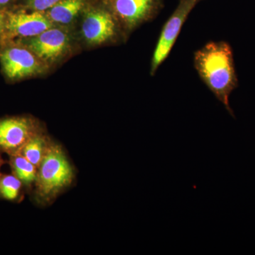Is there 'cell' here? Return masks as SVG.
I'll return each mask as SVG.
<instances>
[{
    "mask_svg": "<svg viewBox=\"0 0 255 255\" xmlns=\"http://www.w3.org/2000/svg\"><path fill=\"white\" fill-rule=\"evenodd\" d=\"M194 66L199 78L226 110L234 117L229 97L238 87L232 48L226 41L206 43L194 54Z\"/></svg>",
    "mask_w": 255,
    "mask_h": 255,
    "instance_id": "1",
    "label": "cell"
},
{
    "mask_svg": "<svg viewBox=\"0 0 255 255\" xmlns=\"http://www.w3.org/2000/svg\"><path fill=\"white\" fill-rule=\"evenodd\" d=\"M74 178L75 171L65 151L58 144L50 141L37 172L36 197L49 202L68 188Z\"/></svg>",
    "mask_w": 255,
    "mask_h": 255,
    "instance_id": "2",
    "label": "cell"
},
{
    "mask_svg": "<svg viewBox=\"0 0 255 255\" xmlns=\"http://www.w3.org/2000/svg\"><path fill=\"white\" fill-rule=\"evenodd\" d=\"M125 34L157 17L164 7V0H103Z\"/></svg>",
    "mask_w": 255,
    "mask_h": 255,
    "instance_id": "3",
    "label": "cell"
},
{
    "mask_svg": "<svg viewBox=\"0 0 255 255\" xmlns=\"http://www.w3.org/2000/svg\"><path fill=\"white\" fill-rule=\"evenodd\" d=\"M202 0H179L177 7L162 26L150 63V73L154 76L165 61L177 41L182 26L191 11Z\"/></svg>",
    "mask_w": 255,
    "mask_h": 255,
    "instance_id": "4",
    "label": "cell"
},
{
    "mask_svg": "<svg viewBox=\"0 0 255 255\" xmlns=\"http://www.w3.org/2000/svg\"><path fill=\"white\" fill-rule=\"evenodd\" d=\"M81 31L85 41L93 46L114 43L127 36L114 15L105 6L87 10L82 20Z\"/></svg>",
    "mask_w": 255,
    "mask_h": 255,
    "instance_id": "5",
    "label": "cell"
},
{
    "mask_svg": "<svg viewBox=\"0 0 255 255\" xmlns=\"http://www.w3.org/2000/svg\"><path fill=\"white\" fill-rule=\"evenodd\" d=\"M0 62L4 75L10 80L35 76L46 70V63L23 47H8L0 52Z\"/></svg>",
    "mask_w": 255,
    "mask_h": 255,
    "instance_id": "6",
    "label": "cell"
},
{
    "mask_svg": "<svg viewBox=\"0 0 255 255\" xmlns=\"http://www.w3.org/2000/svg\"><path fill=\"white\" fill-rule=\"evenodd\" d=\"M24 46L45 63H52L63 58L71 45L68 31L54 26L41 34L21 40Z\"/></svg>",
    "mask_w": 255,
    "mask_h": 255,
    "instance_id": "7",
    "label": "cell"
},
{
    "mask_svg": "<svg viewBox=\"0 0 255 255\" xmlns=\"http://www.w3.org/2000/svg\"><path fill=\"white\" fill-rule=\"evenodd\" d=\"M36 124L27 117L0 120V152L9 155L20 153L23 146L38 132Z\"/></svg>",
    "mask_w": 255,
    "mask_h": 255,
    "instance_id": "8",
    "label": "cell"
},
{
    "mask_svg": "<svg viewBox=\"0 0 255 255\" xmlns=\"http://www.w3.org/2000/svg\"><path fill=\"white\" fill-rule=\"evenodd\" d=\"M53 26L54 23L42 11L11 13L6 17L5 31L11 37L31 38Z\"/></svg>",
    "mask_w": 255,
    "mask_h": 255,
    "instance_id": "9",
    "label": "cell"
},
{
    "mask_svg": "<svg viewBox=\"0 0 255 255\" xmlns=\"http://www.w3.org/2000/svg\"><path fill=\"white\" fill-rule=\"evenodd\" d=\"M86 0H62L46 10V16L53 23L69 24L85 6Z\"/></svg>",
    "mask_w": 255,
    "mask_h": 255,
    "instance_id": "10",
    "label": "cell"
},
{
    "mask_svg": "<svg viewBox=\"0 0 255 255\" xmlns=\"http://www.w3.org/2000/svg\"><path fill=\"white\" fill-rule=\"evenodd\" d=\"M9 163L13 173L22 182L23 184L30 186L36 182L38 169L21 153L9 155Z\"/></svg>",
    "mask_w": 255,
    "mask_h": 255,
    "instance_id": "11",
    "label": "cell"
},
{
    "mask_svg": "<svg viewBox=\"0 0 255 255\" xmlns=\"http://www.w3.org/2000/svg\"><path fill=\"white\" fill-rule=\"evenodd\" d=\"M50 140L39 132H36L23 146L20 153L22 154L37 169L39 167Z\"/></svg>",
    "mask_w": 255,
    "mask_h": 255,
    "instance_id": "12",
    "label": "cell"
},
{
    "mask_svg": "<svg viewBox=\"0 0 255 255\" xmlns=\"http://www.w3.org/2000/svg\"><path fill=\"white\" fill-rule=\"evenodd\" d=\"M22 185V182L14 174H0V196L6 200H16Z\"/></svg>",
    "mask_w": 255,
    "mask_h": 255,
    "instance_id": "13",
    "label": "cell"
},
{
    "mask_svg": "<svg viewBox=\"0 0 255 255\" xmlns=\"http://www.w3.org/2000/svg\"><path fill=\"white\" fill-rule=\"evenodd\" d=\"M62 0H28L29 8L34 11H46Z\"/></svg>",
    "mask_w": 255,
    "mask_h": 255,
    "instance_id": "14",
    "label": "cell"
},
{
    "mask_svg": "<svg viewBox=\"0 0 255 255\" xmlns=\"http://www.w3.org/2000/svg\"><path fill=\"white\" fill-rule=\"evenodd\" d=\"M6 17L4 14L0 12V37L2 36L5 31V24H6Z\"/></svg>",
    "mask_w": 255,
    "mask_h": 255,
    "instance_id": "15",
    "label": "cell"
},
{
    "mask_svg": "<svg viewBox=\"0 0 255 255\" xmlns=\"http://www.w3.org/2000/svg\"><path fill=\"white\" fill-rule=\"evenodd\" d=\"M10 0H0V6H4V5L9 2Z\"/></svg>",
    "mask_w": 255,
    "mask_h": 255,
    "instance_id": "16",
    "label": "cell"
},
{
    "mask_svg": "<svg viewBox=\"0 0 255 255\" xmlns=\"http://www.w3.org/2000/svg\"><path fill=\"white\" fill-rule=\"evenodd\" d=\"M3 164H4V160H3L2 157H1V154H0V169H1V167L2 166Z\"/></svg>",
    "mask_w": 255,
    "mask_h": 255,
    "instance_id": "17",
    "label": "cell"
}]
</instances>
